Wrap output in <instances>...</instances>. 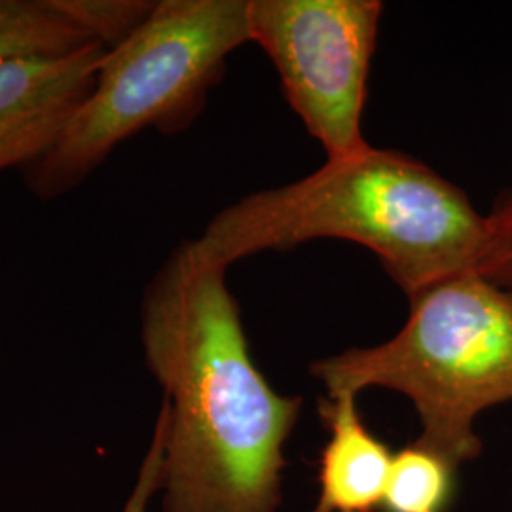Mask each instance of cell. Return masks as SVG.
Returning a JSON list of instances; mask_svg holds the SVG:
<instances>
[{
    "instance_id": "11",
    "label": "cell",
    "mask_w": 512,
    "mask_h": 512,
    "mask_svg": "<svg viewBox=\"0 0 512 512\" xmlns=\"http://www.w3.org/2000/svg\"><path fill=\"white\" fill-rule=\"evenodd\" d=\"M473 272L512 291V190L486 217L484 243Z\"/></svg>"
},
{
    "instance_id": "3",
    "label": "cell",
    "mask_w": 512,
    "mask_h": 512,
    "mask_svg": "<svg viewBox=\"0 0 512 512\" xmlns=\"http://www.w3.org/2000/svg\"><path fill=\"white\" fill-rule=\"evenodd\" d=\"M329 397L384 387L420 414L421 446L459 467L482 444L480 412L512 401V291L475 272L410 298L401 332L374 348H353L311 365Z\"/></svg>"
},
{
    "instance_id": "12",
    "label": "cell",
    "mask_w": 512,
    "mask_h": 512,
    "mask_svg": "<svg viewBox=\"0 0 512 512\" xmlns=\"http://www.w3.org/2000/svg\"><path fill=\"white\" fill-rule=\"evenodd\" d=\"M165 421L160 414L154 427V435L150 440L147 456L141 463L137 480L129 492L128 501L124 503L122 512H148L150 503L162 490V473H164Z\"/></svg>"
},
{
    "instance_id": "7",
    "label": "cell",
    "mask_w": 512,
    "mask_h": 512,
    "mask_svg": "<svg viewBox=\"0 0 512 512\" xmlns=\"http://www.w3.org/2000/svg\"><path fill=\"white\" fill-rule=\"evenodd\" d=\"M355 395H336L319 404L329 442L319 461L321 494L313 512H374L382 507L393 454L366 427Z\"/></svg>"
},
{
    "instance_id": "1",
    "label": "cell",
    "mask_w": 512,
    "mask_h": 512,
    "mask_svg": "<svg viewBox=\"0 0 512 512\" xmlns=\"http://www.w3.org/2000/svg\"><path fill=\"white\" fill-rule=\"evenodd\" d=\"M228 268L196 239L167 258L141 306L148 368L164 389V512H275L300 399L256 368Z\"/></svg>"
},
{
    "instance_id": "8",
    "label": "cell",
    "mask_w": 512,
    "mask_h": 512,
    "mask_svg": "<svg viewBox=\"0 0 512 512\" xmlns=\"http://www.w3.org/2000/svg\"><path fill=\"white\" fill-rule=\"evenodd\" d=\"M90 42L55 0H0V61L69 54Z\"/></svg>"
},
{
    "instance_id": "5",
    "label": "cell",
    "mask_w": 512,
    "mask_h": 512,
    "mask_svg": "<svg viewBox=\"0 0 512 512\" xmlns=\"http://www.w3.org/2000/svg\"><path fill=\"white\" fill-rule=\"evenodd\" d=\"M382 12L378 0H247L249 40L327 160L370 148L363 112Z\"/></svg>"
},
{
    "instance_id": "9",
    "label": "cell",
    "mask_w": 512,
    "mask_h": 512,
    "mask_svg": "<svg viewBox=\"0 0 512 512\" xmlns=\"http://www.w3.org/2000/svg\"><path fill=\"white\" fill-rule=\"evenodd\" d=\"M456 465L414 442L393 456L384 512H446L456 494Z\"/></svg>"
},
{
    "instance_id": "2",
    "label": "cell",
    "mask_w": 512,
    "mask_h": 512,
    "mask_svg": "<svg viewBox=\"0 0 512 512\" xmlns=\"http://www.w3.org/2000/svg\"><path fill=\"white\" fill-rule=\"evenodd\" d=\"M484 234L486 217L456 184L403 152L370 147L224 207L196 241L230 268L241 258L313 239H344L378 256L414 298L473 272Z\"/></svg>"
},
{
    "instance_id": "10",
    "label": "cell",
    "mask_w": 512,
    "mask_h": 512,
    "mask_svg": "<svg viewBox=\"0 0 512 512\" xmlns=\"http://www.w3.org/2000/svg\"><path fill=\"white\" fill-rule=\"evenodd\" d=\"M55 4L107 50L131 37L156 6L148 0H55Z\"/></svg>"
},
{
    "instance_id": "4",
    "label": "cell",
    "mask_w": 512,
    "mask_h": 512,
    "mask_svg": "<svg viewBox=\"0 0 512 512\" xmlns=\"http://www.w3.org/2000/svg\"><path fill=\"white\" fill-rule=\"evenodd\" d=\"M249 40L247 0H160L105 55L69 128L31 165L29 188L57 198L84 183L143 129H183L200 114L226 59Z\"/></svg>"
},
{
    "instance_id": "6",
    "label": "cell",
    "mask_w": 512,
    "mask_h": 512,
    "mask_svg": "<svg viewBox=\"0 0 512 512\" xmlns=\"http://www.w3.org/2000/svg\"><path fill=\"white\" fill-rule=\"evenodd\" d=\"M107 48L0 61V173L42 160L92 92Z\"/></svg>"
}]
</instances>
